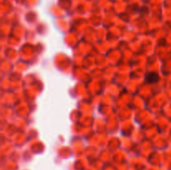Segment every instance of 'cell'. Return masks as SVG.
Listing matches in <instances>:
<instances>
[{
	"instance_id": "cell-1",
	"label": "cell",
	"mask_w": 171,
	"mask_h": 170,
	"mask_svg": "<svg viewBox=\"0 0 171 170\" xmlns=\"http://www.w3.org/2000/svg\"><path fill=\"white\" fill-rule=\"evenodd\" d=\"M159 75H158L156 73H148L145 77L146 81L149 83V84H155V83H157L158 81H159Z\"/></svg>"
}]
</instances>
